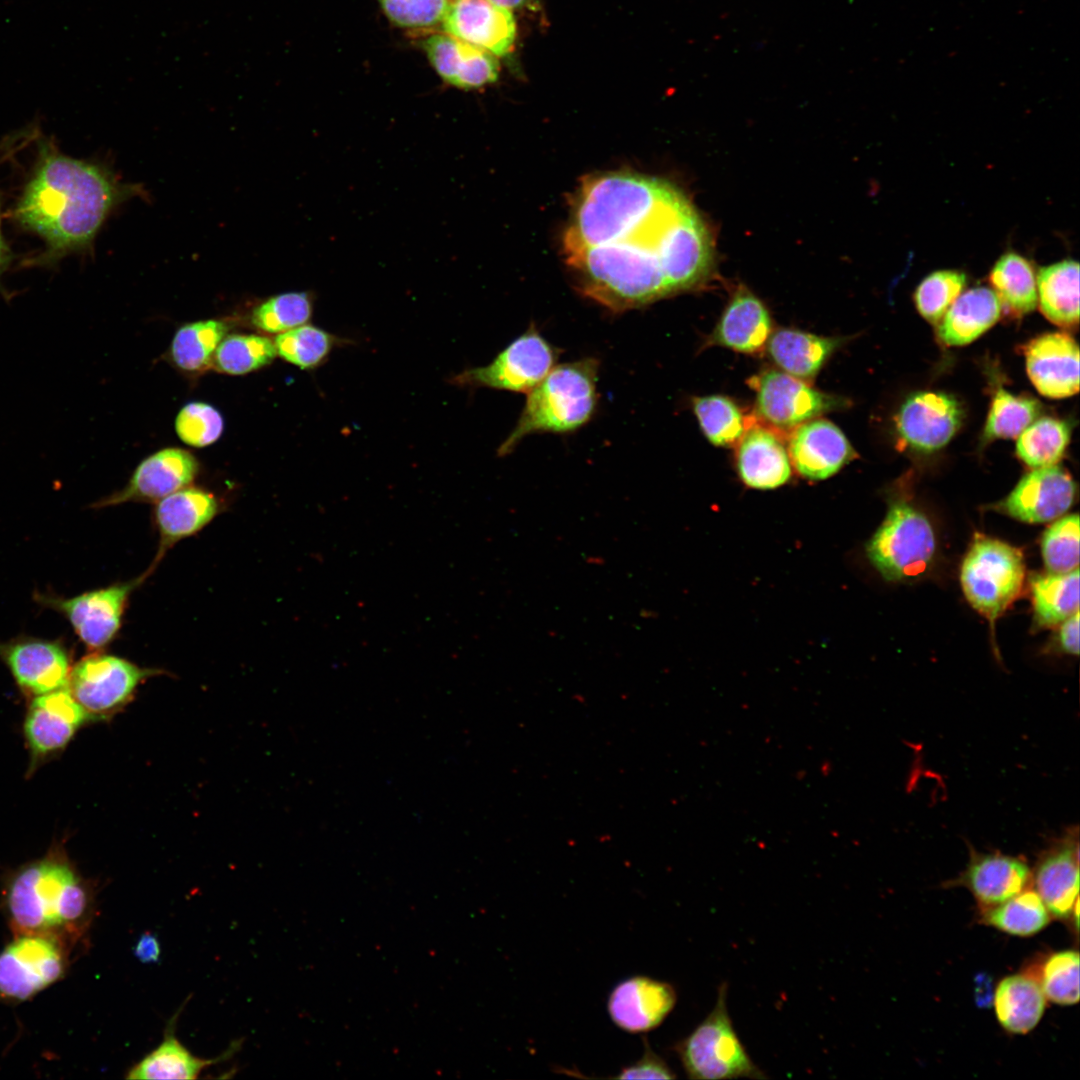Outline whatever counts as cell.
Returning a JSON list of instances; mask_svg holds the SVG:
<instances>
[{
    "label": "cell",
    "mask_w": 1080,
    "mask_h": 1080,
    "mask_svg": "<svg viewBox=\"0 0 1080 1080\" xmlns=\"http://www.w3.org/2000/svg\"><path fill=\"white\" fill-rule=\"evenodd\" d=\"M220 511L219 499L212 492L195 486L178 490L155 503L153 523L159 539L158 549L145 577L151 575L174 545L198 534Z\"/></svg>",
    "instance_id": "e0dca14e"
},
{
    "label": "cell",
    "mask_w": 1080,
    "mask_h": 1080,
    "mask_svg": "<svg viewBox=\"0 0 1080 1080\" xmlns=\"http://www.w3.org/2000/svg\"><path fill=\"white\" fill-rule=\"evenodd\" d=\"M1041 403L1029 395H1013L999 388L991 401L983 430V444L1018 437L1041 412Z\"/></svg>",
    "instance_id": "ab89813d"
},
{
    "label": "cell",
    "mask_w": 1080,
    "mask_h": 1080,
    "mask_svg": "<svg viewBox=\"0 0 1080 1080\" xmlns=\"http://www.w3.org/2000/svg\"><path fill=\"white\" fill-rule=\"evenodd\" d=\"M989 283L1009 317L1020 319L1035 310L1036 274L1026 257L1014 251L1001 255L989 273Z\"/></svg>",
    "instance_id": "d6a6232c"
},
{
    "label": "cell",
    "mask_w": 1080,
    "mask_h": 1080,
    "mask_svg": "<svg viewBox=\"0 0 1080 1080\" xmlns=\"http://www.w3.org/2000/svg\"><path fill=\"white\" fill-rule=\"evenodd\" d=\"M0 210H1V208H0ZM11 260H12V254H11V251H10V249H9V247H8L4 237H3L2 230H1V219H0V294L6 300H9L11 298V294L9 293V291H7V289L3 285L2 277H3L4 273L6 272V270L8 269V267H9V265L11 263Z\"/></svg>",
    "instance_id": "f5cc1de1"
},
{
    "label": "cell",
    "mask_w": 1080,
    "mask_h": 1080,
    "mask_svg": "<svg viewBox=\"0 0 1080 1080\" xmlns=\"http://www.w3.org/2000/svg\"><path fill=\"white\" fill-rule=\"evenodd\" d=\"M1059 643L1068 654H1079V611L1065 619L1059 630Z\"/></svg>",
    "instance_id": "f907efd6"
},
{
    "label": "cell",
    "mask_w": 1080,
    "mask_h": 1080,
    "mask_svg": "<svg viewBox=\"0 0 1080 1080\" xmlns=\"http://www.w3.org/2000/svg\"><path fill=\"white\" fill-rule=\"evenodd\" d=\"M159 672L96 652L71 668L67 687L89 719L104 718L127 704L138 686Z\"/></svg>",
    "instance_id": "30bf717a"
},
{
    "label": "cell",
    "mask_w": 1080,
    "mask_h": 1080,
    "mask_svg": "<svg viewBox=\"0 0 1080 1080\" xmlns=\"http://www.w3.org/2000/svg\"><path fill=\"white\" fill-rule=\"evenodd\" d=\"M87 719L67 686L36 696L24 723L32 754L40 758L63 749Z\"/></svg>",
    "instance_id": "603a6c76"
},
{
    "label": "cell",
    "mask_w": 1080,
    "mask_h": 1080,
    "mask_svg": "<svg viewBox=\"0 0 1080 1080\" xmlns=\"http://www.w3.org/2000/svg\"><path fill=\"white\" fill-rule=\"evenodd\" d=\"M144 574L126 582L88 591L71 598L40 596L42 602L62 613L79 639L100 650L118 635L129 598L145 581Z\"/></svg>",
    "instance_id": "4fadbf2b"
},
{
    "label": "cell",
    "mask_w": 1080,
    "mask_h": 1080,
    "mask_svg": "<svg viewBox=\"0 0 1080 1080\" xmlns=\"http://www.w3.org/2000/svg\"><path fill=\"white\" fill-rule=\"evenodd\" d=\"M1001 313V303L992 289L974 287L958 296L947 310L938 326V337L948 346L969 344L993 326Z\"/></svg>",
    "instance_id": "f546056e"
},
{
    "label": "cell",
    "mask_w": 1080,
    "mask_h": 1080,
    "mask_svg": "<svg viewBox=\"0 0 1080 1080\" xmlns=\"http://www.w3.org/2000/svg\"><path fill=\"white\" fill-rule=\"evenodd\" d=\"M577 291L613 313L641 308L672 296L659 241L639 229L598 246H564Z\"/></svg>",
    "instance_id": "7a4b0ae2"
},
{
    "label": "cell",
    "mask_w": 1080,
    "mask_h": 1080,
    "mask_svg": "<svg viewBox=\"0 0 1080 1080\" xmlns=\"http://www.w3.org/2000/svg\"><path fill=\"white\" fill-rule=\"evenodd\" d=\"M489 1L492 2L493 4L499 6V7L511 10V9L521 7L522 5L525 4V2L527 0H489Z\"/></svg>",
    "instance_id": "db71d44e"
},
{
    "label": "cell",
    "mask_w": 1080,
    "mask_h": 1080,
    "mask_svg": "<svg viewBox=\"0 0 1080 1080\" xmlns=\"http://www.w3.org/2000/svg\"><path fill=\"white\" fill-rule=\"evenodd\" d=\"M1036 892L1050 914L1067 918L1078 900L1079 845L1068 835L1043 855L1034 872Z\"/></svg>",
    "instance_id": "83f0119b"
},
{
    "label": "cell",
    "mask_w": 1080,
    "mask_h": 1080,
    "mask_svg": "<svg viewBox=\"0 0 1080 1080\" xmlns=\"http://www.w3.org/2000/svg\"><path fill=\"white\" fill-rule=\"evenodd\" d=\"M139 192L104 165L67 156L41 141L13 214L19 226L44 242L29 264L51 267L71 253L87 251L110 214Z\"/></svg>",
    "instance_id": "6da1fadb"
},
{
    "label": "cell",
    "mask_w": 1080,
    "mask_h": 1080,
    "mask_svg": "<svg viewBox=\"0 0 1080 1080\" xmlns=\"http://www.w3.org/2000/svg\"><path fill=\"white\" fill-rule=\"evenodd\" d=\"M88 884L63 858L49 856L24 865L8 880L4 906L18 934L79 938L93 914Z\"/></svg>",
    "instance_id": "3957f363"
},
{
    "label": "cell",
    "mask_w": 1080,
    "mask_h": 1080,
    "mask_svg": "<svg viewBox=\"0 0 1080 1080\" xmlns=\"http://www.w3.org/2000/svg\"><path fill=\"white\" fill-rule=\"evenodd\" d=\"M599 367L593 357L556 364L527 394L520 417L497 455L510 454L528 435L565 434L587 424L597 406Z\"/></svg>",
    "instance_id": "5b68a950"
},
{
    "label": "cell",
    "mask_w": 1080,
    "mask_h": 1080,
    "mask_svg": "<svg viewBox=\"0 0 1080 1080\" xmlns=\"http://www.w3.org/2000/svg\"><path fill=\"white\" fill-rule=\"evenodd\" d=\"M1046 997L1032 976L1012 975L996 988L994 1007L1000 1025L1008 1032L1026 1034L1039 1023Z\"/></svg>",
    "instance_id": "1f68e13d"
},
{
    "label": "cell",
    "mask_w": 1080,
    "mask_h": 1080,
    "mask_svg": "<svg viewBox=\"0 0 1080 1080\" xmlns=\"http://www.w3.org/2000/svg\"><path fill=\"white\" fill-rule=\"evenodd\" d=\"M771 332L772 321L764 303L748 289L739 287L706 344L755 354L764 350Z\"/></svg>",
    "instance_id": "4316f807"
},
{
    "label": "cell",
    "mask_w": 1080,
    "mask_h": 1080,
    "mask_svg": "<svg viewBox=\"0 0 1080 1080\" xmlns=\"http://www.w3.org/2000/svg\"><path fill=\"white\" fill-rule=\"evenodd\" d=\"M755 413L769 428L788 431L822 414L847 406L846 399L819 391L805 381L776 369L752 376Z\"/></svg>",
    "instance_id": "8fae6325"
},
{
    "label": "cell",
    "mask_w": 1080,
    "mask_h": 1080,
    "mask_svg": "<svg viewBox=\"0 0 1080 1080\" xmlns=\"http://www.w3.org/2000/svg\"><path fill=\"white\" fill-rule=\"evenodd\" d=\"M1070 435V423L1058 418L1043 417L1018 436L1016 454L1034 469L1055 465L1062 459Z\"/></svg>",
    "instance_id": "f35d334b"
},
{
    "label": "cell",
    "mask_w": 1080,
    "mask_h": 1080,
    "mask_svg": "<svg viewBox=\"0 0 1080 1080\" xmlns=\"http://www.w3.org/2000/svg\"><path fill=\"white\" fill-rule=\"evenodd\" d=\"M337 337L311 324H303L274 339L277 355L300 369H314L329 356Z\"/></svg>",
    "instance_id": "7bdbcfd3"
},
{
    "label": "cell",
    "mask_w": 1080,
    "mask_h": 1080,
    "mask_svg": "<svg viewBox=\"0 0 1080 1080\" xmlns=\"http://www.w3.org/2000/svg\"><path fill=\"white\" fill-rule=\"evenodd\" d=\"M736 468L742 482L753 489L770 490L786 484L791 462L781 438L765 425H750L737 443Z\"/></svg>",
    "instance_id": "484cf974"
},
{
    "label": "cell",
    "mask_w": 1080,
    "mask_h": 1080,
    "mask_svg": "<svg viewBox=\"0 0 1080 1080\" xmlns=\"http://www.w3.org/2000/svg\"><path fill=\"white\" fill-rule=\"evenodd\" d=\"M66 960L61 941L18 934L0 951V998L12 1002L31 999L63 977Z\"/></svg>",
    "instance_id": "7c38bea8"
},
{
    "label": "cell",
    "mask_w": 1080,
    "mask_h": 1080,
    "mask_svg": "<svg viewBox=\"0 0 1080 1080\" xmlns=\"http://www.w3.org/2000/svg\"><path fill=\"white\" fill-rule=\"evenodd\" d=\"M936 553V535L928 517L906 499H894L866 545L872 565L888 581L924 574Z\"/></svg>",
    "instance_id": "52a82bcc"
},
{
    "label": "cell",
    "mask_w": 1080,
    "mask_h": 1080,
    "mask_svg": "<svg viewBox=\"0 0 1080 1080\" xmlns=\"http://www.w3.org/2000/svg\"><path fill=\"white\" fill-rule=\"evenodd\" d=\"M986 924L1015 936H1032L1050 922V913L1035 890H1023L1005 902L983 908Z\"/></svg>",
    "instance_id": "74e56055"
},
{
    "label": "cell",
    "mask_w": 1080,
    "mask_h": 1080,
    "mask_svg": "<svg viewBox=\"0 0 1080 1080\" xmlns=\"http://www.w3.org/2000/svg\"><path fill=\"white\" fill-rule=\"evenodd\" d=\"M1045 997L1059 1005H1073L1079 1000V954L1065 950L1050 955L1042 966L1038 981Z\"/></svg>",
    "instance_id": "bcb514c9"
},
{
    "label": "cell",
    "mask_w": 1080,
    "mask_h": 1080,
    "mask_svg": "<svg viewBox=\"0 0 1080 1080\" xmlns=\"http://www.w3.org/2000/svg\"><path fill=\"white\" fill-rule=\"evenodd\" d=\"M792 430L790 462L808 480L827 479L857 457L844 433L826 419L814 418Z\"/></svg>",
    "instance_id": "d6986e66"
},
{
    "label": "cell",
    "mask_w": 1080,
    "mask_h": 1080,
    "mask_svg": "<svg viewBox=\"0 0 1080 1080\" xmlns=\"http://www.w3.org/2000/svg\"><path fill=\"white\" fill-rule=\"evenodd\" d=\"M235 1048L230 1047L223 1055L214 1059L199 1058L193 1055L169 1029L160 1045L129 1070L127 1078L197 1079L205 1068L231 1056Z\"/></svg>",
    "instance_id": "836d02e7"
},
{
    "label": "cell",
    "mask_w": 1080,
    "mask_h": 1080,
    "mask_svg": "<svg viewBox=\"0 0 1080 1080\" xmlns=\"http://www.w3.org/2000/svg\"><path fill=\"white\" fill-rule=\"evenodd\" d=\"M691 403L702 432L715 446L737 445L751 425L741 408L727 396H697Z\"/></svg>",
    "instance_id": "8d00e7d4"
},
{
    "label": "cell",
    "mask_w": 1080,
    "mask_h": 1080,
    "mask_svg": "<svg viewBox=\"0 0 1080 1080\" xmlns=\"http://www.w3.org/2000/svg\"><path fill=\"white\" fill-rule=\"evenodd\" d=\"M451 0H379L386 16L405 28L431 27L442 21Z\"/></svg>",
    "instance_id": "c3c4849f"
},
{
    "label": "cell",
    "mask_w": 1080,
    "mask_h": 1080,
    "mask_svg": "<svg viewBox=\"0 0 1080 1080\" xmlns=\"http://www.w3.org/2000/svg\"><path fill=\"white\" fill-rule=\"evenodd\" d=\"M1040 309L1062 328H1076L1079 320V264L1064 259L1039 269L1036 275Z\"/></svg>",
    "instance_id": "4dcf8cb0"
},
{
    "label": "cell",
    "mask_w": 1080,
    "mask_h": 1080,
    "mask_svg": "<svg viewBox=\"0 0 1080 1080\" xmlns=\"http://www.w3.org/2000/svg\"><path fill=\"white\" fill-rule=\"evenodd\" d=\"M1075 494V482L1064 468H1035L1020 479L997 508L1022 522L1045 523L1067 512Z\"/></svg>",
    "instance_id": "2e32d148"
},
{
    "label": "cell",
    "mask_w": 1080,
    "mask_h": 1080,
    "mask_svg": "<svg viewBox=\"0 0 1080 1080\" xmlns=\"http://www.w3.org/2000/svg\"><path fill=\"white\" fill-rule=\"evenodd\" d=\"M227 331L225 322L214 319L180 327L170 346L172 361L187 372H200L211 367L213 355Z\"/></svg>",
    "instance_id": "d590c367"
},
{
    "label": "cell",
    "mask_w": 1080,
    "mask_h": 1080,
    "mask_svg": "<svg viewBox=\"0 0 1080 1080\" xmlns=\"http://www.w3.org/2000/svg\"><path fill=\"white\" fill-rule=\"evenodd\" d=\"M966 285V275L957 270H937L927 275L914 292L920 315L932 324L939 323Z\"/></svg>",
    "instance_id": "ee69618b"
},
{
    "label": "cell",
    "mask_w": 1080,
    "mask_h": 1080,
    "mask_svg": "<svg viewBox=\"0 0 1080 1080\" xmlns=\"http://www.w3.org/2000/svg\"><path fill=\"white\" fill-rule=\"evenodd\" d=\"M966 869L955 880L965 886L983 908L1005 902L1028 885L1031 872L1022 859L996 853H980L969 848Z\"/></svg>",
    "instance_id": "cb8c5ba5"
},
{
    "label": "cell",
    "mask_w": 1080,
    "mask_h": 1080,
    "mask_svg": "<svg viewBox=\"0 0 1080 1080\" xmlns=\"http://www.w3.org/2000/svg\"><path fill=\"white\" fill-rule=\"evenodd\" d=\"M675 190L658 179L615 172L587 178L573 208L564 246L615 242L645 224Z\"/></svg>",
    "instance_id": "277c9868"
},
{
    "label": "cell",
    "mask_w": 1080,
    "mask_h": 1080,
    "mask_svg": "<svg viewBox=\"0 0 1080 1080\" xmlns=\"http://www.w3.org/2000/svg\"><path fill=\"white\" fill-rule=\"evenodd\" d=\"M961 403L944 392L922 391L900 406L895 426L899 441L912 450L934 452L945 446L962 425Z\"/></svg>",
    "instance_id": "5bb4252c"
},
{
    "label": "cell",
    "mask_w": 1080,
    "mask_h": 1080,
    "mask_svg": "<svg viewBox=\"0 0 1080 1080\" xmlns=\"http://www.w3.org/2000/svg\"><path fill=\"white\" fill-rule=\"evenodd\" d=\"M677 1001L675 988L667 982L634 976L618 983L608 998V1013L616 1026L630 1033L658 1027Z\"/></svg>",
    "instance_id": "44dd1931"
},
{
    "label": "cell",
    "mask_w": 1080,
    "mask_h": 1080,
    "mask_svg": "<svg viewBox=\"0 0 1080 1080\" xmlns=\"http://www.w3.org/2000/svg\"><path fill=\"white\" fill-rule=\"evenodd\" d=\"M560 353L532 323L488 365L466 369L450 381L457 386L486 387L527 395L557 364Z\"/></svg>",
    "instance_id": "9c48e42d"
},
{
    "label": "cell",
    "mask_w": 1080,
    "mask_h": 1080,
    "mask_svg": "<svg viewBox=\"0 0 1080 1080\" xmlns=\"http://www.w3.org/2000/svg\"><path fill=\"white\" fill-rule=\"evenodd\" d=\"M728 984L718 987L713 1010L673 1046L686 1076L697 1080L767 1079L738 1037L727 1008Z\"/></svg>",
    "instance_id": "8992f818"
},
{
    "label": "cell",
    "mask_w": 1080,
    "mask_h": 1080,
    "mask_svg": "<svg viewBox=\"0 0 1080 1080\" xmlns=\"http://www.w3.org/2000/svg\"><path fill=\"white\" fill-rule=\"evenodd\" d=\"M276 356L272 339L256 334H233L222 339L211 366L221 373L244 375L267 366Z\"/></svg>",
    "instance_id": "60d3db41"
},
{
    "label": "cell",
    "mask_w": 1080,
    "mask_h": 1080,
    "mask_svg": "<svg viewBox=\"0 0 1080 1080\" xmlns=\"http://www.w3.org/2000/svg\"><path fill=\"white\" fill-rule=\"evenodd\" d=\"M313 307V293L285 292L256 305L250 320L254 327L263 332L280 334L306 324L313 314Z\"/></svg>",
    "instance_id": "b9f144b4"
},
{
    "label": "cell",
    "mask_w": 1080,
    "mask_h": 1080,
    "mask_svg": "<svg viewBox=\"0 0 1080 1080\" xmlns=\"http://www.w3.org/2000/svg\"><path fill=\"white\" fill-rule=\"evenodd\" d=\"M0 656L29 694L43 695L68 685L69 658L57 642L30 638L0 644Z\"/></svg>",
    "instance_id": "7402d4cb"
},
{
    "label": "cell",
    "mask_w": 1080,
    "mask_h": 1080,
    "mask_svg": "<svg viewBox=\"0 0 1080 1080\" xmlns=\"http://www.w3.org/2000/svg\"><path fill=\"white\" fill-rule=\"evenodd\" d=\"M442 23L448 35L495 56L508 54L516 37L510 10L489 0H451Z\"/></svg>",
    "instance_id": "ffe728a7"
},
{
    "label": "cell",
    "mask_w": 1080,
    "mask_h": 1080,
    "mask_svg": "<svg viewBox=\"0 0 1080 1080\" xmlns=\"http://www.w3.org/2000/svg\"><path fill=\"white\" fill-rule=\"evenodd\" d=\"M224 421L212 405L190 402L183 406L175 419L177 436L185 444L202 448L216 442L222 435Z\"/></svg>",
    "instance_id": "7dc6e473"
},
{
    "label": "cell",
    "mask_w": 1080,
    "mask_h": 1080,
    "mask_svg": "<svg viewBox=\"0 0 1080 1080\" xmlns=\"http://www.w3.org/2000/svg\"><path fill=\"white\" fill-rule=\"evenodd\" d=\"M199 472L197 459L187 450L164 448L144 460L127 484L93 506L105 508L124 503H157L170 494L191 486Z\"/></svg>",
    "instance_id": "9a60e30c"
},
{
    "label": "cell",
    "mask_w": 1080,
    "mask_h": 1080,
    "mask_svg": "<svg viewBox=\"0 0 1080 1080\" xmlns=\"http://www.w3.org/2000/svg\"><path fill=\"white\" fill-rule=\"evenodd\" d=\"M1023 353L1028 376L1042 395L1060 399L1078 392L1079 348L1071 335L1041 334L1024 345Z\"/></svg>",
    "instance_id": "ac0fdd59"
},
{
    "label": "cell",
    "mask_w": 1080,
    "mask_h": 1080,
    "mask_svg": "<svg viewBox=\"0 0 1080 1080\" xmlns=\"http://www.w3.org/2000/svg\"><path fill=\"white\" fill-rule=\"evenodd\" d=\"M1033 611L1040 626L1052 627L1079 611V569L1030 579Z\"/></svg>",
    "instance_id": "e575fe53"
},
{
    "label": "cell",
    "mask_w": 1080,
    "mask_h": 1080,
    "mask_svg": "<svg viewBox=\"0 0 1080 1080\" xmlns=\"http://www.w3.org/2000/svg\"><path fill=\"white\" fill-rule=\"evenodd\" d=\"M676 1077L666 1061L651 1049L645 1038L642 1057L630 1066L624 1067L616 1076L617 1079H674Z\"/></svg>",
    "instance_id": "681fc988"
},
{
    "label": "cell",
    "mask_w": 1080,
    "mask_h": 1080,
    "mask_svg": "<svg viewBox=\"0 0 1080 1080\" xmlns=\"http://www.w3.org/2000/svg\"><path fill=\"white\" fill-rule=\"evenodd\" d=\"M1041 553L1051 573H1068L1079 566V516L1070 514L1055 521L1043 534Z\"/></svg>",
    "instance_id": "f6af8a7d"
},
{
    "label": "cell",
    "mask_w": 1080,
    "mask_h": 1080,
    "mask_svg": "<svg viewBox=\"0 0 1080 1080\" xmlns=\"http://www.w3.org/2000/svg\"><path fill=\"white\" fill-rule=\"evenodd\" d=\"M1025 572L1018 548L978 536L962 562L960 581L971 606L994 624L1021 594Z\"/></svg>",
    "instance_id": "ba28073f"
},
{
    "label": "cell",
    "mask_w": 1080,
    "mask_h": 1080,
    "mask_svg": "<svg viewBox=\"0 0 1080 1080\" xmlns=\"http://www.w3.org/2000/svg\"><path fill=\"white\" fill-rule=\"evenodd\" d=\"M423 48L438 75L454 87L480 88L498 78L495 55L448 34L428 37Z\"/></svg>",
    "instance_id": "d4e9b609"
},
{
    "label": "cell",
    "mask_w": 1080,
    "mask_h": 1080,
    "mask_svg": "<svg viewBox=\"0 0 1080 1080\" xmlns=\"http://www.w3.org/2000/svg\"><path fill=\"white\" fill-rule=\"evenodd\" d=\"M133 953L135 957L145 964L157 963L160 959V942L156 935L145 932L137 940Z\"/></svg>",
    "instance_id": "816d5d0a"
},
{
    "label": "cell",
    "mask_w": 1080,
    "mask_h": 1080,
    "mask_svg": "<svg viewBox=\"0 0 1080 1080\" xmlns=\"http://www.w3.org/2000/svg\"><path fill=\"white\" fill-rule=\"evenodd\" d=\"M840 344V338L779 328L771 332L766 346L770 358L778 367L806 382L816 377Z\"/></svg>",
    "instance_id": "f1b7e54d"
}]
</instances>
